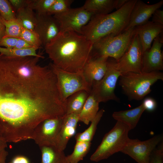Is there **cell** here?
Listing matches in <instances>:
<instances>
[{"mask_svg": "<svg viewBox=\"0 0 163 163\" xmlns=\"http://www.w3.org/2000/svg\"><path fill=\"white\" fill-rule=\"evenodd\" d=\"M131 130L126 124L117 121L113 128L104 135L101 144L91 156L90 160L97 162L121 152L129 139L128 133Z\"/></svg>", "mask_w": 163, "mask_h": 163, "instance_id": "5b68a950", "label": "cell"}, {"mask_svg": "<svg viewBox=\"0 0 163 163\" xmlns=\"http://www.w3.org/2000/svg\"><path fill=\"white\" fill-rule=\"evenodd\" d=\"M66 106L50 68L36 76H25L11 57L0 55L1 125L13 134L28 133Z\"/></svg>", "mask_w": 163, "mask_h": 163, "instance_id": "6da1fadb", "label": "cell"}, {"mask_svg": "<svg viewBox=\"0 0 163 163\" xmlns=\"http://www.w3.org/2000/svg\"><path fill=\"white\" fill-rule=\"evenodd\" d=\"M149 163H163V144L161 142L152 152Z\"/></svg>", "mask_w": 163, "mask_h": 163, "instance_id": "d6a6232c", "label": "cell"}, {"mask_svg": "<svg viewBox=\"0 0 163 163\" xmlns=\"http://www.w3.org/2000/svg\"><path fill=\"white\" fill-rule=\"evenodd\" d=\"M2 19L5 28L4 37L20 38L23 28L20 22L16 18L9 21H6Z\"/></svg>", "mask_w": 163, "mask_h": 163, "instance_id": "83f0119b", "label": "cell"}, {"mask_svg": "<svg viewBox=\"0 0 163 163\" xmlns=\"http://www.w3.org/2000/svg\"><path fill=\"white\" fill-rule=\"evenodd\" d=\"M163 140V135H156L145 141L129 139L121 152L138 163H149L151 153Z\"/></svg>", "mask_w": 163, "mask_h": 163, "instance_id": "8fae6325", "label": "cell"}, {"mask_svg": "<svg viewBox=\"0 0 163 163\" xmlns=\"http://www.w3.org/2000/svg\"><path fill=\"white\" fill-rule=\"evenodd\" d=\"M5 28L2 21V19L0 14V41L4 37Z\"/></svg>", "mask_w": 163, "mask_h": 163, "instance_id": "60d3db41", "label": "cell"}, {"mask_svg": "<svg viewBox=\"0 0 163 163\" xmlns=\"http://www.w3.org/2000/svg\"><path fill=\"white\" fill-rule=\"evenodd\" d=\"M91 142L76 141L72 153L67 156L68 163H78L83 160L88 153Z\"/></svg>", "mask_w": 163, "mask_h": 163, "instance_id": "484cf974", "label": "cell"}, {"mask_svg": "<svg viewBox=\"0 0 163 163\" xmlns=\"http://www.w3.org/2000/svg\"><path fill=\"white\" fill-rule=\"evenodd\" d=\"M0 14L6 21L16 18V12L9 0H0Z\"/></svg>", "mask_w": 163, "mask_h": 163, "instance_id": "4dcf8cb0", "label": "cell"}, {"mask_svg": "<svg viewBox=\"0 0 163 163\" xmlns=\"http://www.w3.org/2000/svg\"><path fill=\"white\" fill-rule=\"evenodd\" d=\"M8 155V152L5 149L0 151V163H6V160Z\"/></svg>", "mask_w": 163, "mask_h": 163, "instance_id": "ab89813d", "label": "cell"}, {"mask_svg": "<svg viewBox=\"0 0 163 163\" xmlns=\"http://www.w3.org/2000/svg\"><path fill=\"white\" fill-rule=\"evenodd\" d=\"M108 58H92L85 65L83 70L84 76L91 88L104 75Z\"/></svg>", "mask_w": 163, "mask_h": 163, "instance_id": "e0dca14e", "label": "cell"}, {"mask_svg": "<svg viewBox=\"0 0 163 163\" xmlns=\"http://www.w3.org/2000/svg\"><path fill=\"white\" fill-rule=\"evenodd\" d=\"M135 34L134 28L118 35H109L101 38L93 44L92 57H110L118 60L127 50Z\"/></svg>", "mask_w": 163, "mask_h": 163, "instance_id": "8992f818", "label": "cell"}, {"mask_svg": "<svg viewBox=\"0 0 163 163\" xmlns=\"http://www.w3.org/2000/svg\"><path fill=\"white\" fill-rule=\"evenodd\" d=\"M136 1L129 0L120 8L110 13L94 15L82 28V35L94 44L106 36L118 35L123 32Z\"/></svg>", "mask_w": 163, "mask_h": 163, "instance_id": "3957f363", "label": "cell"}, {"mask_svg": "<svg viewBox=\"0 0 163 163\" xmlns=\"http://www.w3.org/2000/svg\"><path fill=\"white\" fill-rule=\"evenodd\" d=\"M36 14L34 30L39 36L42 45L44 46L60 32L59 25L53 15Z\"/></svg>", "mask_w": 163, "mask_h": 163, "instance_id": "5bb4252c", "label": "cell"}, {"mask_svg": "<svg viewBox=\"0 0 163 163\" xmlns=\"http://www.w3.org/2000/svg\"><path fill=\"white\" fill-rule=\"evenodd\" d=\"M93 44L84 35L69 31L60 32L44 47L53 65L75 72L83 70L92 58Z\"/></svg>", "mask_w": 163, "mask_h": 163, "instance_id": "7a4b0ae2", "label": "cell"}, {"mask_svg": "<svg viewBox=\"0 0 163 163\" xmlns=\"http://www.w3.org/2000/svg\"></svg>", "mask_w": 163, "mask_h": 163, "instance_id": "7bdbcfd3", "label": "cell"}, {"mask_svg": "<svg viewBox=\"0 0 163 163\" xmlns=\"http://www.w3.org/2000/svg\"><path fill=\"white\" fill-rule=\"evenodd\" d=\"M39 146L41 152V163H68L63 151L59 149L55 145Z\"/></svg>", "mask_w": 163, "mask_h": 163, "instance_id": "44dd1931", "label": "cell"}, {"mask_svg": "<svg viewBox=\"0 0 163 163\" xmlns=\"http://www.w3.org/2000/svg\"><path fill=\"white\" fill-rule=\"evenodd\" d=\"M38 49L35 47L25 49H18L0 47V55L12 57L35 56L40 58H44V56L37 53V50Z\"/></svg>", "mask_w": 163, "mask_h": 163, "instance_id": "4316f807", "label": "cell"}, {"mask_svg": "<svg viewBox=\"0 0 163 163\" xmlns=\"http://www.w3.org/2000/svg\"><path fill=\"white\" fill-rule=\"evenodd\" d=\"M104 112L103 109L99 110L91 121L89 127L82 133H77L75 136L76 141L91 142L95 134L98 124Z\"/></svg>", "mask_w": 163, "mask_h": 163, "instance_id": "d4e9b609", "label": "cell"}, {"mask_svg": "<svg viewBox=\"0 0 163 163\" xmlns=\"http://www.w3.org/2000/svg\"><path fill=\"white\" fill-rule=\"evenodd\" d=\"M128 0H87L82 7L94 15L105 14L120 8Z\"/></svg>", "mask_w": 163, "mask_h": 163, "instance_id": "d6986e66", "label": "cell"}, {"mask_svg": "<svg viewBox=\"0 0 163 163\" xmlns=\"http://www.w3.org/2000/svg\"><path fill=\"white\" fill-rule=\"evenodd\" d=\"M145 109L142 103L134 108L113 112V118L117 121L121 122L128 125L131 129L136 126Z\"/></svg>", "mask_w": 163, "mask_h": 163, "instance_id": "ffe728a7", "label": "cell"}, {"mask_svg": "<svg viewBox=\"0 0 163 163\" xmlns=\"http://www.w3.org/2000/svg\"><path fill=\"white\" fill-rule=\"evenodd\" d=\"M152 22L163 25V11L159 9L156 10L152 16Z\"/></svg>", "mask_w": 163, "mask_h": 163, "instance_id": "8d00e7d4", "label": "cell"}, {"mask_svg": "<svg viewBox=\"0 0 163 163\" xmlns=\"http://www.w3.org/2000/svg\"><path fill=\"white\" fill-rule=\"evenodd\" d=\"M119 84L123 92L130 100L142 99L151 91V87L158 80H163V74L159 71L122 73Z\"/></svg>", "mask_w": 163, "mask_h": 163, "instance_id": "277c9868", "label": "cell"}, {"mask_svg": "<svg viewBox=\"0 0 163 163\" xmlns=\"http://www.w3.org/2000/svg\"><path fill=\"white\" fill-rule=\"evenodd\" d=\"M78 114H66L63 117L55 143V146L60 150L64 151L69 141L75 135L79 122Z\"/></svg>", "mask_w": 163, "mask_h": 163, "instance_id": "2e32d148", "label": "cell"}, {"mask_svg": "<svg viewBox=\"0 0 163 163\" xmlns=\"http://www.w3.org/2000/svg\"><path fill=\"white\" fill-rule=\"evenodd\" d=\"M20 38L25 40L34 47L40 48L42 44L38 35L34 30L23 28Z\"/></svg>", "mask_w": 163, "mask_h": 163, "instance_id": "f546056e", "label": "cell"}, {"mask_svg": "<svg viewBox=\"0 0 163 163\" xmlns=\"http://www.w3.org/2000/svg\"><path fill=\"white\" fill-rule=\"evenodd\" d=\"M72 0H56L49 8L48 14L54 15L63 12L70 8L73 2Z\"/></svg>", "mask_w": 163, "mask_h": 163, "instance_id": "1f68e13d", "label": "cell"}, {"mask_svg": "<svg viewBox=\"0 0 163 163\" xmlns=\"http://www.w3.org/2000/svg\"><path fill=\"white\" fill-rule=\"evenodd\" d=\"M15 12L29 5L31 0H9Z\"/></svg>", "mask_w": 163, "mask_h": 163, "instance_id": "e575fe53", "label": "cell"}, {"mask_svg": "<svg viewBox=\"0 0 163 163\" xmlns=\"http://www.w3.org/2000/svg\"><path fill=\"white\" fill-rule=\"evenodd\" d=\"M93 15L82 7L70 8L53 16L59 24L60 32L72 31L82 35V28L88 23Z\"/></svg>", "mask_w": 163, "mask_h": 163, "instance_id": "9c48e42d", "label": "cell"}, {"mask_svg": "<svg viewBox=\"0 0 163 163\" xmlns=\"http://www.w3.org/2000/svg\"><path fill=\"white\" fill-rule=\"evenodd\" d=\"M89 94V93L85 90H81L68 97L66 99V114H79Z\"/></svg>", "mask_w": 163, "mask_h": 163, "instance_id": "7402d4cb", "label": "cell"}, {"mask_svg": "<svg viewBox=\"0 0 163 163\" xmlns=\"http://www.w3.org/2000/svg\"><path fill=\"white\" fill-rule=\"evenodd\" d=\"M121 73L115 67L114 60H107V69L103 78L92 86L90 93L99 103L110 100L119 101L114 91Z\"/></svg>", "mask_w": 163, "mask_h": 163, "instance_id": "ba28073f", "label": "cell"}, {"mask_svg": "<svg viewBox=\"0 0 163 163\" xmlns=\"http://www.w3.org/2000/svg\"><path fill=\"white\" fill-rule=\"evenodd\" d=\"M163 25L148 21L135 27V32L138 35L143 53L151 47L152 41L163 33Z\"/></svg>", "mask_w": 163, "mask_h": 163, "instance_id": "ac0fdd59", "label": "cell"}, {"mask_svg": "<svg viewBox=\"0 0 163 163\" xmlns=\"http://www.w3.org/2000/svg\"><path fill=\"white\" fill-rule=\"evenodd\" d=\"M49 66L56 76L60 92L64 99L66 100L71 95L81 90L90 93L91 88L84 76L83 70L71 72L57 67L52 63Z\"/></svg>", "mask_w": 163, "mask_h": 163, "instance_id": "52a82bcc", "label": "cell"}, {"mask_svg": "<svg viewBox=\"0 0 163 163\" xmlns=\"http://www.w3.org/2000/svg\"><path fill=\"white\" fill-rule=\"evenodd\" d=\"M18 38L4 37L0 41V47L7 48H14L15 46Z\"/></svg>", "mask_w": 163, "mask_h": 163, "instance_id": "836d02e7", "label": "cell"}, {"mask_svg": "<svg viewBox=\"0 0 163 163\" xmlns=\"http://www.w3.org/2000/svg\"><path fill=\"white\" fill-rule=\"evenodd\" d=\"M163 5V0L152 5L147 4L140 0H137L131 11L128 24L124 31L147 22L154 12L159 9Z\"/></svg>", "mask_w": 163, "mask_h": 163, "instance_id": "9a60e30c", "label": "cell"}, {"mask_svg": "<svg viewBox=\"0 0 163 163\" xmlns=\"http://www.w3.org/2000/svg\"><path fill=\"white\" fill-rule=\"evenodd\" d=\"M15 16L23 28L34 30L36 22V14L29 5L16 11Z\"/></svg>", "mask_w": 163, "mask_h": 163, "instance_id": "cb8c5ba5", "label": "cell"}, {"mask_svg": "<svg viewBox=\"0 0 163 163\" xmlns=\"http://www.w3.org/2000/svg\"><path fill=\"white\" fill-rule=\"evenodd\" d=\"M56 0H31L29 6L35 13L39 14H47Z\"/></svg>", "mask_w": 163, "mask_h": 163, "instance_id": "f1b7e54d", "label": "cell"}, {"mask_svg": "<svg viewBox=\"0 0 163 163\" xmlns=\"http://www.w3.org/2000/svg\"><path fill=\"white\" fill-rule=\"evenodd\" d=\"M34 47L21 38H18L16 44L14 49H25Z\"/></svg>", "mask_w": 163, "mask_h": 163, "instance_id": "74e56055", "label": "cell"}, {"mask_svg": "<svg viewBox=\"0 0 163 163\" xmlns=\"http://www.w3.org/2000/svg\"><path fill=\"white\" fill-rule=\"evenodd\" d=\"M7 143L5 140L0 135V151L7 147Z\"/></svg>", "mask_w": 163, "mask_h": 163, "instance_id": "b9f144b4", "label": "cell"}, {"mask_svg": "<svg viewBox=\"0 0 163 163\" xmlns=\"http://www.w3.org/2000/svg\"><path fill=\"white\" fill-rule=\"evenodd\" d=\"M142 55L139 39L135 32L123 55L118 60H114L115 67L121 74L128 72L141 73Z\"/></svg>", "mask_w": 163, "mask_h": 163, "instance_id": "30bf717a", "label": "cell"}, {"mask_svg": "<svg viewBox=\"0 0 163 163\" xmlns=\"http://www.w3.org/2000/svg\"><path fill=\"white\" fill-rule=\"evenodd\" d=\"M142 104L145 110L149 111L154 110L157 106L155 101L153 98L150 97L145 99Z\"/></svg>", "mask_w": 163, "mask_h": 163, "instance_id": "d590c367", "label": "cell"}, {"mask_svg": "<svg viewBox=\"0 0 163 163\" xmlns=\"http://www.w3.org/2000/svg\"><path fill=\"white\" fill-rule=\"evenodd\" d=\"M8 163H31L26 157L22 155L15 156Z\"/></svg>", "mask_w": 163, "mask_h": 163, "instance_id": "f35d334b", "label": "cell"}, {"mask_svg": "<svg viewBox=\"0 0 163 163\" xmlns=\"http://www.w3.org/2000/svg\"><path fill=\"white\" fill-rule=\"evenodd\" d=\"M63 117L49 118L40 122L35 128L31 139L39 146L44 145H55Z\"/></svg>", "mask_w": 163, "mask_h": 163, "instance_id": "7c38bea8", "label": "cell"}, {"mask_svg": "<svg viewBox=\"0 0 163 163\" xmlns=\"http://www.w3.org/2000/svg\"><path fill=\"white\" fill-rule=\"evenodd\" d=\"M99 103L90 93L78 114L79 121L88 125L93 119L99 111Z\"/></svg>", "mask_w": 163, "mask_h": 163, "instance_id": "603a6c76", "label": "cell"}, {"mask_svg": "<svg viewBox=\"0 0 163 163\" xmlns=\"http://www.w3.org/2000/svg\"><path fill=\"white\" fill-rule=\"evenodd\" d=\"M162 33L154 40L152 46L143 53L142 72L159 71L163 69V56L161 50L163 43Z\"/></svg>", "mask_w": 163, "mask_h": 163, "instance_id": "4fadbf2b", "label": "cell"}]
</instances>
